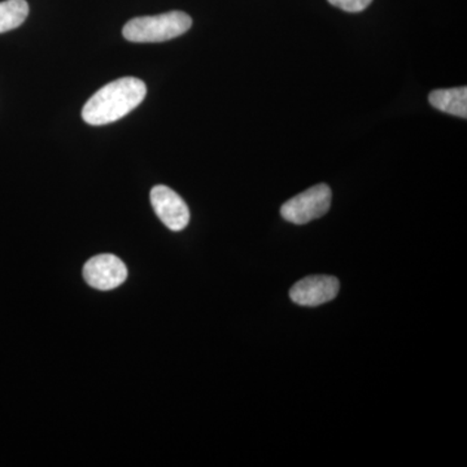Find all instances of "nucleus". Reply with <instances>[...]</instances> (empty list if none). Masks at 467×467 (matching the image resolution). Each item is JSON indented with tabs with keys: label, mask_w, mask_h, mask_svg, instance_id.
<instances>
[{
	"label": "nucleus",
	"mask_w": 467,
	"mask_h": 467,
	"mask_svg": "<svg viewBox=\"0 0 467 467\" xmlns=\"http://www.w3.org/2000/svg\"><path fill=\"white\" fill-rule=\"evenodd\" d=\"M147 88L134 77H124L103 86L85 104L82 119L88 125L112 124L130 113L144 100Z\"/></svg>",
	"instance_id": "obj_1"
},
{
	"label": "nucleus",
	"mask_w": 467,
	"mask_h": 467,
	"mask_svg": "<svg viewBox=\"0 0 467 467\" xmlns=\"http://www.w3.org/2000/svg\"><path fill=\"white\" fill-rule=\"evenodd\" d=\"M192 26V18L181 11L167 12L158 16L133 18L126 23L122 34L126 41L158 43L182 36Z\"/></svg>",
	"instance_id": "obj_2"
},
{
	"label": "nucleus",
	"mask_w": 467,
	"mask_h": 467,
	"mask_svg": "<svg viewBox=\"0 0 467 467\" xmlns=\"http://www.w3.org/2000/svg\"><path fill=\"white\" fill-rule=\"evenodd\" d=\"M331 198L333 193L327 184L321 183L310 187L306 192L299 193L282 205V217L288 223L306 225L310 221L317 220L327 213Z\"/></svg>",
	"instance_id": "obj_3"
},
{
	"label": "nucleus",
	"mask_w": 467,
	"mask_h": 467,
	"mask_svg": "<svg viewBox=\"0 0 467 467\" xmlns=\"http://www.w3.org/2000/svg\"><path fill=\"white\" fill-rule=\"evenodd\" d=\"M128 278V267L115 254H104L92 257L85 264L86 284L100 291H109L121 285Z\"/></svg>",
	"instance_id": "obj_4"
},
{
	"label": "nucleus",
	"mask_w": 467,
	"mask_h": 467,
	"mask_svg": "<svg viewBox=\"0 0 467 467\" xmlns=\"http://www.w3.org/2000/svg\"><path fill=\"white\" fill-rule=\"evenodd\" d=\"M150 204L156 216L171 232H182L190 223V209L183 199L167 186L153 187L150 190Z\"/></svg>",
	"instance_id": "obj_5"
},
{
	"label": "nucleus",
	"mask_w": 467,
	"mask_h": 467,
	"mask_svg": "<svg viewBox=\"0 0 467 467\" xmlns=\"http://www.w3.org/2000/svg\"><path fill=\"white\" fill-rule=\"evenodd\" d=\"M340 284L331 275H310L292 285L291 300L301 306H318L337 296Z\"/></svg>",
	"instance_id": "obj_6"
},
{
	"label": "nucleus",
	"mask_w": 467,
	"mask_h": 467,
	"mask_svg": "<svg viewBox=\"0 0 467 467\" xmlns=\"http://www.w3.org/2000/svg\"><path fill=\"white\" fill-rule=\"evenodd\" d=\"M429 101L434 109L450 115L462 117L467 116V88H441L430 94Z\"/></svg>",
	"instance_id": "obj_7"
},
{
	"label": "nucleus",
	"mask_w": 467,
	"mask_h": 467,
	"mask_svg": "<svg viewBox=\"0 0 467 467\" xmlns=\"http://www.w3.org/2000/svg\"><path fill=\"white\" fill-rule=\"evenodd\" d=\"M29 15L26 0H5L0 2V33L11 32L23 26Z\"/></svg>",
	"instance_id": "obj_8"
},
{
	"label": "nucleus",
	"mask_w": 467,
	"mask_h": 467,
	"mask_svg": "<svg viewBox=\"0 0 467 467\" xmlns=\"http://www.w3.org/2000/svg\"><path fill=\"white\" fill-rule=\"evenodd\" d=\"M371 2L373 0H328V3H331L335 7L346 12H352V14L364 11L371 5Z\"/></svg>",
	"instance_id": "obj_9"
}]
</instances>
